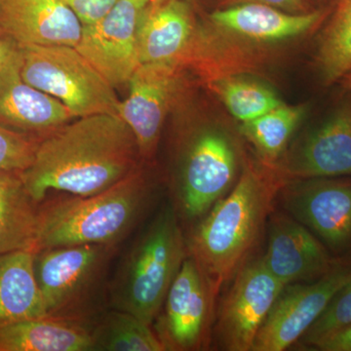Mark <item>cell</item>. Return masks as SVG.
<instances>
[{"label":"cell","instance_id":"1","mask_svg":"<svg viewBox=\"0 0 351 351\" xmlns=\"http://www.w3.org/2000/svg\"><path fill=\"white\" fill-rule=\"evenodd\" d=\"M142 159L133 132L119 114L89 115L43 138L20 177L38 203L51 191L90 196L125 179Z\"/></svg>","mask_w":351,"mask_h":351},{"label":"cell","instance_id":"2","mask_svg":"<svg viewBox=\"0 0 351 351\" xmlns=\"http://www.w3.org/2000/svg\"><path fill=\"white\" fill-rule=\"evenodd\" d=\"M285 180L274 168L248 162L232 191L200 219L186 239L214 295L248 263Z\"/></svg>","mask_w":351,"mask_h":351},{"label":"cell","instance_id":"3","mask_svg":"<svg viewBox=\"0 0 351 351\" xmlns=\"http://www.w3.org/2000/svg\"><path fill=\"white\" fill-rule=\"evenodd\" d=\"M154 200L142 166L94 195L44 198L38 205L34 252L69 245L119 246L145 219Z\"/></svg>","mask_w":351,"mask_h":351},{"label":"cell","instance_id":"4","mask_svg":"<svg viewBox=\"0 0 351 351\" xmlns=\"http://www.w3.org/2000/svg\"><path fill=\"white\" fill-rule=\"evenodd\" d=\"M186 257L179 215L165 203L120 258L108 282V307L152 326Z\"/></svg>","mask_w":351,"mask_h":351},{"label":"cell","instance_id":"5","mask_svg":"<svg viewBox=\"0 0 351 351\" xmlns=\"http://www.w3.org/2000/svg\"><path fill=\"white\" fill-rule=\"evenodd\" d=\"M119 247L80 244L36 252L34 276L46 317L92 326L108 306V274Z\"/></svg>","mask_w":351,"mask_h":351},{"label":"cell","instance_id":"6","mask_svg":"<svg viewBox=\"0 0 351 351\" xmlns=\"http://www.w3.org/2000/svg\"><path fill=\"white\" fill-rule=\"evenodd\" d=\"M25 82L54 97L75 119L119 114L120 101L108 80L75 47L18 45Z\"/></svg>","mask_w":351,"mask_h":351},{"label":"cell","instance_id":"7","mask_svg":"<svg viewBox=\"0 0 351 351\" xmlns=\"http://www.w3.org/2000/svg\"><path fill=\"white\" fill-rule=\"evenodd\" d=\"M184 151L171 202L180 219L193 221L237 184L241 174L240 154L228 132L211 127L195 134Z\"/></svg>","mask_w":351,"mask_h":351},{"label":"cell","instance_id":"8","mask_svg":"<svg viewBox=\"0 0 351 351\" xmlns=\"http://www.w3.org/2000/svg\"><path fill=\"white\" fill-rule=\"evenodd\" d=\"M276 201L335 255L351 253V177L290 180Z\"/></svg>","mask_w":351,"mask_h":351},{"label":"cell","instance_id":"9","mask_svg":"<svg viewBox=\"0 0 351 351\" xmlns=\"http://www.w3.org/2000/svg\"><path fill=\"white\" fill-rule=\"evenodd\" d=\"M216 299L197 263L188 256L154 321V330L164 350L195 351L208 348Z\"/></svg>","mask_w":351,"mask_h":351},{"label":"cell","instance_id":"10","mask_svg":"<svg viewBox=\"0 0 351 351\" xmlns=\"http://www.w3.org/2000/svg\"><path fill=\"white\" fill-rule=\"evenodd\" d=\"M219 306L214 332L228 351H252L258 330L285 284L265 267L262 257L248 262L232 278Z\"/></svg>","mask_w":351,"mask_h":351},{"label":"cell","instance_id":"11","mask_svg":"<svg viewBox=\"0 0 351 351\" xmlns=\"http://www.w3.org/2000/svg\"><path fill=\"white\" fill-rule=\"evenodd\" d=\"M151 0H119L103 18L82 27L76 50L112 87L128 85L140 66L138 24Z\"/></svg>","mask_w":351,"mask_h":351},{"label":"cell","instance_id":"12","mask_svg":"<svg viewBox=\"0 0 351 351\" xmlns=\"http://www.w3.org/2000/svg\"><path fill=\"white\" fill-rule=\"evenodd\" d=\"M350 278L351 267L343 263L313 282L286 285L258 330L252 351H283L299 341Z\"/></svg>","mask_w":351,"mask_h":351},{"label":"cell","instance_id":"13","mask_svg":"<svg viewBox=\"0 0 351 351\" xmlns=\"http://www.w3.org/2000/svg\"><path fill=\"white\" fill-rule=\"evenodd\" d=\"M0 55V125L43 140L75 119L59 100L25 82L18 44L2 39Z\"/></svg>","mask_w":351,"mask_h":351},{"label":"cell","instance_id":"14","mask_svg":"<svg viewBox=\"0 0 351 351\" xmlns=\"http://www.w3.org/2000/svg\"><path fill=\"white\" fill-rule=\"evenodd\" d=\"M182 69L174 64H142L129 80V95L119 115L137 140L143 159L156 151L164 122L182 88Z\"/></svg>","mask_w":351,"mask_h":351},{"label":"cell","instance_id":"15","mask_svg":"<svg viewBox=\"0 0 351 351\" xmlns=\"http://www.w3.org/2000/svg\"><path fill=\"white\" fill-rule=\"evenodd\" d=\"M274 169L285 181L351 177V100L284 152Z\"/></svg>","mask_w":351,"mask_h":351},{"label":"cell","instance_id":"16","mask_svg":"<svg viewBox=\"0 0 351 351\" xmlns=\"http://www.w3.org/2000/svg\"><path fill=\"white\" fill-rule=\"evenodd\" d=\"M204 32L196 23L191 1L151 0L138 24L140 63L191 66Z\"/></svg>","mask_w":351,"mask_h":351},{"label":"cell","instance_id":"17","mask_svg":"<svg viewBox=\"0 0 351 351\" xmlns=\"http://www.w3.org/2000/svg\"><path fill=\"white\" fill-rule=\"evenodd\" d=\"M262 260L280 282H313L343 265L308 228L285 212H272Z\"/></svg>","mask_w":351,"mask_h":351},{"label":"cell","instance_id":"18","mask_svg":"<svg viewBox=\"0 0 351 351\" xmlns=\"http://www.w3.org/2000/svg\"><path fill=\"white\" fill-rule=\"evenodd\" d=\"M82 27L63 0H0V32L18 45L75 47Z\"/></svg>","mask_w":351,"mask_h":351},{"label":"cell","instance_id":"19","mask_svg":"<svg viewBox=\"0 0 351 351\" xmlns=\"http://www.w3.org/2000/svg\"><path fill=\"white\" fill-rule=\"evenodd\" d=\"M327 9L291 14L262 4L246 3L214 11L209 19L214 29L232 38L258 43L291 40L313 31L329 15Z\"/></svg>","mask_w":351,"mask_h":351},{"label":"cell","instance_id":"20","mask_svg":"<svg viewBox=\"0 0 351 351\" xmlns=\"http://www.w3.org/2000/svg\"><path fill=\"white\" fill-rule=\"evenodd\" d=\"M91 327L46 316L14 321L0 326V351H92Z\"/></svg>","mask_w":351,"mask_h":351},{"label":"cell","instance_id":"21","mask_svg":"<svg viewBox=\"0 0 351 351\" xmlns=\"http://www.w3.org/2000/svg\"><path fill=\"white\" fill-rule=\"evenodd\" d=\"M34 254L20 250L0 256V326L45 316L34 276Z\"/></svg>","mask_w":351,"mask_h":351},{"label":"cell","instance_id":"22","mask_svg":"<svg viewBox=\"0 0 351 351\" xmlns=\"http://www.w3.org/2000/svg\"><path fill=\"white\" fill-rule=\"evenodd\" d=\"M21 173L0 182V256L34 250L38 230V205L25 191Z\"/></svg>","mask_w":351,"mask_h":351},{"label":"cell","instance_id":"23","mask_svg":"<svg viewBox=\"0 0 351 351\" xmlns=\"http://www.w3.org/2000/svg\"><path fill=\"white\" fill-rule=\"evenodd\" d=\"M306 112V105L282 104L257 119L241 123L240 133L253 145L260 162L274 168L287 151L289 141Z\"/></svg>","mask_w":351,"mask_h":351},{"label":"cell","instance_id":"24","mask_svg":"<svg viewBox=\"0 0 351 351\" xmlns=\"http://www.w3.org/2000/svg\"><path fill=\"white\" fill-rule=\"evenodd\" d=\"M315 66L325 85L351 69V0H337L316 47Z\"/></svg>","mask_w":351,"mask_h":351},{"label":"cell","instance_id":"25","mask_svg":"<svg viewBox=\"0 0 351 351\" xmlns=\"http://www.w3.org/2000/svg\"><path fill=\"white\" fill-rule=\"evenodd\" d=\"M92 351H165L151 325L110 308L91 327Z\"/></svg>","mask_w":351,"mask_h":351},{"label":"cell","instance_id":"26","mask_svg":"<svg viewBox=\"0 0 351 351\" xmlns=\"http://www.w3.org/2000/svg\"><path fill=\"white\" fill-rule=\"evenodd\" d=\"M208 88L241 123L257 119L284 104L271 88L233 73L209 80Z\"/></svg>","mask_w":351,"mask_h":351},{"label":"cell","instance_id":"27","mask_svg":"<svg viewBox=\"0 0 351 351\" xmlns=\"http://www.w3.org/2000/svg\"><path fill=\"white\" fill-rule=\"evenodd\" d=\"M351 325V278L339 288L319 317L300 339L302 345L311 348L330 335Z\"/></svg>","mask_w":351,"mask_h":351},{"label":"cell","instance_id":"28","mask_svg":"<svg viewBox=\"0 0 351 351\" xmlns=\"http://www.w3.org/2000/svg\"><path fill=\"white\" fill-rule=\"evenodd\" d=\"M40 141L0 125V172H24L34 160Z\"/></svg>","mask_w":351,"mask_h":351},{"label":"cell","instance_id":"29","mask_svg":"<svg viewBox=\"0 0 351 351\" xmlns=\"http://www.w3.org/2000/svg\"><path fill=\"white\" fill-rule=\"evenodd\" d=\"M82 25H90L110 12L119 0H63Z\"/></svg>","mask_w":351,"mask_h":351},{"label":"cell","instance_id":"30","mask_svg":"<svg viewBox=\"0 0 351 351\" xmlns=\"http://www.w3.org/2000/svg\"><path fill=\"white\" fill-rule=\"evenodd\" d=\"M246 3L262 4L291 14H306L316 10L311 0H219L221 8Z\"/></svg>","mask_w":351,"mask_h":351},{"label":"cell","instance_id":"31","mask_svg":"<svg viewBox=\"0 0 351 351\" xmlns=\"http://www.w3.org/2000/svg\"><path fill=\"white\" fill-rule=\"evenodd\" d=\"M320 351H351V325L330 335L311 346Z\"/></svg>","mask_w":351,"mask_h":351},{"label":"cell","instance_id":"32","mask_svg":"<svg viewBox=\"0 0 351 351\" xmlns=\"http://www.w3.org/2000/svg\"><path fill=\"white\" fill-rule=\"evenodd\" d=\"M339 82H341V85H343L345 89L350 90L351 91V69L343 76V78Z\"/></svg>","mask_w":351,"mask_h":351},{"label":"cell","instance_id":"33","mask_svg":"<svg viewBox=\"0 0 351 351\" xmlns=\"http://www.w3.org/2000/svg\"><path fill=\"white\" fill-rule=\"evenodd\" d=\"M11 173L9 172H0V182L3 181L4 179H6Z\"/></svg>","mask_w":351,"mask_h":351},{"label":"cell","instance_id":"34","mask_svg":"<svg viewBox=\"0 0 351 351\" xmlns=\"http://www.w3.org/2000/svg\"><path fill=\"white\" fill-rule=\"evenodd\" d=\"M2 44H3V40H0V55H1Z\"/></svg>","mask_w":351,"mask_h":351},{"label":"cell","instance_id":"35","mask_svg":"<svg viewBox=\"0 0 351 351\" xmlns=\"http://www.w3.org/2000/svg\"><path fill=\"white\" fill-rule=\"evenodd\" d=\"M188 1H191V0H188Z\"/></svg>","mask_w":351,"mask_h":351}]
</instances>
